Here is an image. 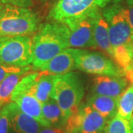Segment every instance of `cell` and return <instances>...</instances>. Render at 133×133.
<instances>
[{
	"label": "cell",
	"mask_w": 133,
	"mask_h": 133,
	"mask_svg": "<svg viewBox=\"0 0 133 133\" xmlns=\"http://www.w3.org/2000/svg\"><path fill=\"white\" fill-rule=\"evenodd\" d=\"M117 115L130 121L133 118V85L128 87L118 101Z\"/></svg>",
	"instance_id": "19"
},
{
	"label": "cell",
	"mask_w": 133,
	"mask_h": 133,
	"mask_svg": "<svg viewBox=\"0 0 133 133\" xmlns=\"http://www.w3.org/2000/svg\"><path fill=\"white\" fill-rule=\"evenodd\" d=\"M108 120L90 106L82 104L65 122L66 133H104Z\"/></svg>",
	"instance_id": "8"
},
{
	"label": "cell",
	"mask_w": 133,
	"mask_h": 133,
	"mask_svg": "<svg viewBox=\"0 0 133 133\" xmlns=\"http://www.w3.org/2000/svg\"><path fill=\"white\" fill-rule=\"evenodd\" d=\"M40 27L37 15L32 10L5 5L0 19V36H30Z\"/></svg>",
	"instance_id": "3"
},
{
	"label": "cell",
	"mask_w": 133,
	"mask_h": 133,
	"mask_svg": "<svg viewBox=\"0 0 133 133\" xmlns=\"http://www.w3.org/2000/svg\"><path fill=\"white\" fill-rule=\"evenodd\" d=\"M33 40L30 36H0V64L30 66L33 62Z\"/></svg>",
	"instance_id": "5"
},
{
	"label": "cell",
	"mask_w": 133,
	"mask_h": 133,
	"mask_svg": "<svg viewBox=\"0 0 133 133\" xmlns=\"http://www.w3.org/2000/svg\"><path fill=\"white\" fill-rule=\"evenodd\" d=\"M30 70H31V67L30 66L20 67V66H10V65L0 64V82L3 81L6 77H8L13 73L29 72L30 71Z\"/></svg>",
	"instance_id": "21"
},
{
	"label": "cell",
	"mask_w": 133,
	"mask_h": 133,
	"mask_svg": "<svg viewBox=\"0 0 133 133\" xmlns=\"http://www.w3.org/2000/svg\"><path fill=\"white\" fill-rule=\"evenodd\" d=\"M42 108L43 117L50 127H58V126L65 124L62 109L54 98H50L42 103Z\"/></svg>",
	"instance_id": "18"
},
{
	"label": "cell",
	"mask_w": 133,
	"mask_h": 133,
	"mask_svg": "<svg viewBox=\"0 0 133 133\" xmlns=\"http://www.w3.org/2000/svg\"><path fill=\"white\" fill-rule=\"evenodd\" d=\"M130 123H131V125H132V132H133V118L130 121Z\"/></svg>",
	"instance_id": "30"
},
{
	"label": "cell",
	"mask_w": 133,
	"mask_h": 133,
	"mask_svg": "<svg viewBox=\"0 0 133 133\" xmlns=\"http://www.w3.org/2000/svg\"><path fill=\"white\" fill-rule=\"evenodd\" d=\"M27 74L16 87L12 94L11 101L14 102L24 113L36 119L42 126L50 127L43 117L42 103L30 90Z\"/></svg>",
	"instance_id": "9"
},
{
	"label": "cell",
	"mask_w": 133,
	"mask_h": 133,
	"mask_svg": "<svg viewBox=\"0 0 133 133\" xmlns=\"http://www.w3.org/2000/svg\"><path fill=\"white\" fill-rule=\"evenodd\" d=\"M111 0H58L49 13L54 22L67 23L70 22L90 19Z\"/></svg>",
	"instance_id": "4"
},
{
	"label": "cell",
	"mask_w": 133,
	"mask_h": 133,
	"mask_svg": "<svg viewBox=\"0 0 133 133\" xmlns=\"http://www.w3.org/2000/svg\"><path fill=\"white\" fill-rule=\"evenodd\" d=\"M29 72L13 73L0 82V109L11 102L12 94L16 87Z\"/></svg>",
	"instance_id": "17"
},
{
	"label": "cell",
	"mask_w": 133,
	"mask_h": 133,
	"mask_svg": "<svg viewBox=\"0 0 133 133\" xmlns=\"http://www.w3.org/2000/svg\"><path fill=\"white\" fill-rule=\"evenodd\" d=\"M5 107L9 117V133H38L44 127L36 119L24 113L14 102H10Z\"/></svg>",
	"instance_id": "11"
},
{
	"label": "cell",
	"mask_w": 133,
	"mask_h": 133,
	"mask_svg": "<svg viewBox=\"0 0 133 133\" xmlns=\"http://www.w3.org/2000/svg\"><path fill=\"white\" fill-rule=\"evenodd\" d=\"M124 8L133 33V0H126V6Z\"/></svg>",
	"instance_id": "24"
},
{
	"label": "cell",
	"mask_w": 133,
	"mask_h": 133,
	"mask_svg": "<svg viewBox=\"0 0 133 133\" xmlns=\"http://www.w3.org/2000/svg\"><path fill=\"white\" fill-rule=\"evenodd\" d=\"M118 98L92 93L87 100V104L109 121L117 114Z\"/></svg>",
	"instance_id": "16"
},
{
	"label": "cell",
	"mask_w": 133,
	"mask_h": 133,
	"mask_svg": "<svg viewBox=\"0 0 133 133\" xmlns=\"http://www.w3.org/2000/svg\"><path fill=\"white\" fill-rule=\"evenodd\" d=\"M93 27V36L96 49L104 52L109 57L112 58L113 50L109 38V28L107 21L101 11L90 18Z\"/></svg>",
	"instance_id": "15"
},
{
	"label": "cell",
	"mask_w": 133,
	"mask_h": 133,
	"mask_svg": "<svg viewBox=\"0 0 133 133\" xmlns=\"http://www.w3.org/2000/svg\"><path fill=\"white\" fill-rule=\"evenodd\" d=\"M128 71H133V44H132V64H131V65H130V66H129V70H127L126 72H128ZM126 72H124V73H125Z\"/></svg>",
	"instance_id": "28"
},
{
	"label": "cell",
	"mask_w": 133,
	"mask_h": 133,
	"mask_svg": "<svg viewBox=\"0 0 133 133\" xmlns=\"http://www.w3.org/2000/svg\"><path fill=\"white\" fill-rule=\"evenodd\" d=\"M102 15L108 24L112 50L133 43L132 30L127 18L124 6L114 3L106 8L102 11Z\"/></svg>",
	"instance_id": "6"
},
{
	"label": "cell",
	"mask_w": 133,
	"mask_h": 133,
	"mask_svg": "<svg viewBox=\"0 0 133 133\" xmlns=\"http://www.w3.org/2000/svg\"><path fill=\"white\" fill-rule=\"evenodd\" d=\"M76 68L97 76H124V70L115 62L99 52L75 48Z\"/></svg>",
	"instance_id": "7"
},
{
	"label": "cell",
	"mask_w": 133,
	"mask_h": 133,
	"mask_svg": "<svg viewBox=\"0 0 133 133\" xmlns=\"http://www.w3.org/2000/svg\"><path fill=\"white\" fill-rule=\"evenodd\" d=\"M43 2H46V1H48V0H42Z\"/></svg>",
	"instance_id": "31"
},
{
	"label": "cell",
	"mask_w": 133,
	"mask_h": 133,
	"mask_svg": "<svg viewBox=\"0 0 133 133\" xmlns=\"http://www.w3.org/2000/svg\"><path fill=\"white\" fill-rule=\"evenodd\" d=\"M64 24L66 26L69 48L96 49L93 27L90 19L70 22Z\"/></svg>",
	"instance_id": "10"
},
{
	"label": "cell",
	"mask_w": 133,
	"mask_h": 133,
	"mask_svg": "<svg viewBox=\"0 0 133 133\" xmlns=\"http://www.w3.org/2000/svg\"><path fill=\"white\" fill-rule=\"evenodd\" d=\"M5 5H4L3 3H2L0 2V19L2 18V14H3V12H4V10H5Z\"/></svg>",
	"instance_id": "27"
},
{
	"label": "cell",
	"mask_w": 133,
	"mask_h": 133,
	"mask_svg": "<svg viewBox=\"0 0 133 133\" xmlns=\"http://www.w3.org/2000/svg\"><path fill=\"white\" fill-rule=\"evenodd\" d=\"M121 1H122V0H113V2L114 3H119Z\"/></svg>",
	"instance_id": "29"
},
{
	"label": "cell",
	"mask_w": 133,
	"mask_h": 133,
	"mask_svg": "<svg viewBox=\"0 0 133 133\" xmlns=\"http://www.w3.org/2000/svg\"><path fill=\"white\" fill-rule=\"evenodd\" d=\"M10 122L7 109L3 107L0 109V133H9Z\"/></svg>",
	"instance_id": "22"
},
{
	"label": "cell",
	"mask_w": 133,
	"mask_h": 133,
	"mask_svg": "<svg viewBox=\"0 0 133 133\" xmlns=\"http://www.w3.org/2000/svg\"><path fill=\"white\" fill-rule=\"evenodd\" d=\"M38 133H66L64 128L52 127H44L39 130Z\"/></svg>",
	"instance_id": "25"
},
{
	"label": "cell",
	"mask_w": 133,
	"mask_h": 133,
	"mask_svg": "<svg viewBox=\"0 0 133 133\" xmlns=\"http://www.w3.org/2000/svg\"><path fill=\"white\" fill-rule=\"evenodd\" d=\"M124 76L126 77V78L129 81V83H131L133 85V71H128L124 73Z\"/></svg>",
	"instance_id": "26"
},
{
	"label": "cell",
	"mask_w": 133,
	"mask_h": 133,
	"mask_svg": "<svg viewBox=\"0 0 133 133\" xmlns=\"http://www.w3.org/2000/svg\"><path fill=\"white\" fill-rule=\"evenodd\" d=\"M105 133H133L130 121L115 115L109 120L105 129Z\"/></svg>",
	"instance_id": "20"
},
{
	"label": "cell",
	"mask_w": 133,
	"mask_h": 133,
	"mask_svg": "<svg viewBox=\"0 0 133 133\" xmlns=\"http://www.w3.org/2000/svg\"><path fill=\"white\" fill-rule=\"evenodd\" d=\"M56 76L41 70L27 74L30 90L42 104L51 98Z\"/></svg>",
	"instance_id": "13"
},
{
	"label": "cell",
	"mask_w": 133,
	"mask_h": 133,
	"mask_svg": "<svg viewBox=\"0 0 133 133\" xmlns=\"http://www.w3.org/2000/svg\"><path fill=\"white\" fill-rule=\"evenodd\" d=\"M32 40L33 62L31 64L36 70H39L59 52L69 48L66 26L54 21L40 25Z\"/></svg>",
	"instance_id": "1"
},
{
	"label": "cell",
	"mask_w": 133,
	"mask_h": 133,
	"mask_svg": "<svg viewBox=\"0 0 133 133\" xmlns=\"http://www.w3.org/2000/svg\"><path fill=\"white\" fill-rule=\"evenodd\" d=\"M75 68V48H66L42 65L38 70L58 76L70 72Z\"/></svg>",
	"instance_id": "14"
},
{
	"label": "cell",
	"mask_w": 133,
	"mask_h": 133,
	"mask_svg": "<svg viewBox=\"0 0 133 133\" xmlns=\"http://www.w3.org/2000/svg\"><path fill=\"white\" fill-rule=\"evenodd\" d=\"M92 93L118 98L128 87L125 76H98L93 79Z\"/></svg>",
	"instance_id": "12"
},
{
	"label": "cell",
	"mask_w": 133,
	"mask_h": 133,
	"mask_svg": "<svg viewBox=\"0 0 133 133\" xmlns=\"http://www.w3.org/2000/svg\"><path fill=\"white\" fill-rule=\"evenodd\" d=\"M4 5H13L21 8H30L33 6V0H0Z\"/></svg>",
	"instance_id": "23"
},
{
	"label": "cell",
	"mask_w": 133,
	"mask_h": 133,
	"mask_svg": "<svg viewBox=\"0 0 133 133\" xmlns=\"http://www.w3.org/2000/svg\"><path fill=\"white\" fill-rule=\"evenodd\" d=\"M84 95V88L78 75L70 72L56 76L51 98L56 101L66 120L78 109Z\"/></svg>",
	"instance_id": "2"
}]
</instances>
